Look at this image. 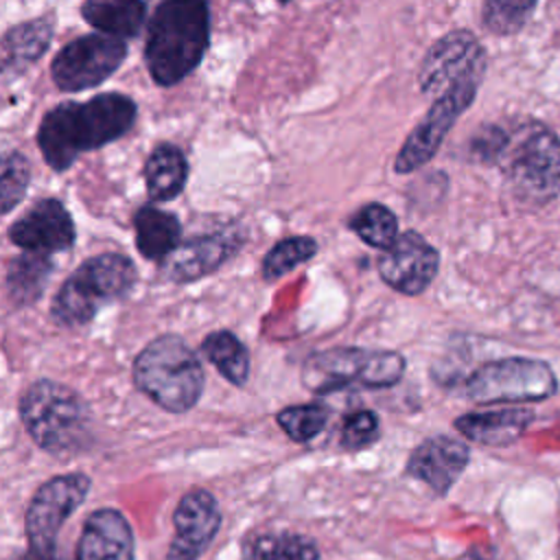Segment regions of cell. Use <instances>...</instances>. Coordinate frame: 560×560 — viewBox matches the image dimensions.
I'll use <instances>...</instances> for the list:
<instances>
[{
	"label": "cell",
	"instance_id": "obj_21",
	"mask_svg": "<svg viewBox=\"0 0 560 560\" xmlns=\"http://www.w3.org/2000/svg\"><path fill=\"white\" fill-rule=\"evenodd\" d=\"M81 15L96 31L122 39L138 35L147 18V7L142 0H85Z\"/></svg>",
	"mask_w": 560,
	"mask_h": 560
},
{
	"label": "cell",
	"instance_id": "obj_26",
	"mask_svg": "<svg viewBox=\"0 0 560 560\" xmlns=\"http://www.w3.org/2000/svg\"><path fill=\"white\" fill-rule=\"evenodd\" d=\"M208 361L232 383L245 385L249 376V352L230 330H214L201 343Z\"/></svg>",
	"mask_w": 560,
	"mask_h": 560
},
{
	"label": "cell",
	"instance_id": "obj_24",
	"mask_svg": "<svg viewBox=\"0 0 560 560\" xmlns=\"http://www.w3.org/2000/svg\"><path fill=\"white\" fill-rule=\"evenodd\" d=\"M188 164L184 153L173 144H160L151 151L144 164V182L153 201L177 197L186 184Z\"/></svg>",
	"mask_w": 560,
	"mask_h": 560
},
{
	"label": "cell",
	"instance_id": "obj_10",
	"mask_svg": "<svg viewBox=\"0 0 560 560\" xmlns=\"http://www.w3.org/2000/svg\"><path fill=\"white\" fill-rule=\"evenodd\" d=\"M479 83L481 81L477 79H468L433 98V105L422 116V120L411 129L394 160V171L398 175L418 171L438 153L446 133L475 101Z\"/></svg>",
	"mask_w": 560,
	"mask_h": 560
},
{
	"label": "cell",
	"instance_id": "obj_27",
	"mask_svg": "<svg viewBox=\"0 0 560 560\" xmlns=\"http://www.w3.org/2000/svg\"><path fill=\"white\" fill-rule=\"evenodd\" d=\"M350 230L370 247L387 249L398 236V219L383 203H365L350 217Z\"/></svg>",
	"mask_w": 560,
	"mask_h": 560
},
{
	"label": "cell",
	"instance_id": "obj_5",
	"mask_svg": "<svg viewBox=\"0 0 560 560\" xmlns=\"http://www.w3.org/2000/svg\"><path fill=\"white\" fill-rule=\"evenodd\" d=\"M20 416L31 438L50 453L68 455L88 444L90 409L61 383L35 381L20 398Z\"/></svg>",
	"mask_w": 560,
	"mask_h": 560
},
{
	"label": "cell",
	"instance_id": "obj_11",
	"mask_svg": "<svg viewBox=\"0 0 560 560\" xmlns=\"http://www.w3.org/2000/svg\"><path fill=\"white\" fill-rule=\"evenodd\" d=\"M486 72V50L470 31H451L433 42L418 70L420 92L438 98L462 81H481Z\"/></svg>",
	"mask_w": 560,
	"mask_h": 560
},
{
	"label": "cell",
	"instance_id": "obj_34",
	"mask_svg": "<svg viewBox=\"0 0 560 560\" xmlns=\"http://www.w3.org/2000/svg\"><path fill=\"white\" fill-rule=\"evenodd\" d=\"M278 2H282V4H284V2H289V0H278Z\"/></svg>",
	"mask_w": 560,
	"mask_h": 560
},
{
	"label": "cell",
	"instance_id": "obj_25",
	"mask_svg": "<svg viewBox=\"0 0 560 560\" xmlns=\"http://www.w3.org/2000/svg\"><path fill=\"white\" fill-rule=\"evenodd\" d=\"M50 269H52V262L48 254L24 252L18 258H13L7 273L9 298L20 306L35 302L46 289Z\"/></svg>",
	"mask_w": 560,
	"mask_h": 560
},
{
	"label": "cell",
	"instance_id": "obj_28",
	"mask_svg": "<svg viewBox=\"0 0 560 560\" xmlns=\"http://www.w3.org/2000/svg\"><path fill=\"white\" fill-rule=\"evenodd\" d=\"M317 254V241L311 236H289L278 241L262 258V278L267 282L282 278L287 271L311 260Z\"/></svg>",
	"mask_w": 560,
	"mask_h": 560
},
{
	"label": "cell",
	"instance_id": "obj_30",
	"mask_svg": "<svg viewBox=\"0 0 560 560\" xmlns=\"http://www.w3.org/2000/svg\"><path fill=\"white\" fill-rule=\"evenodd\" d=\"M276 422L293 442H311L328 422V409L317 402L291 405L278 411Z\"/></svg>",
	"mask_w": 560,
	"mask_h": 560
},
{
	"label": "cell",
	"instance_id": "obj_22",
	"mask_svg": "<svg viewBox=\"0 0 560 560\" xmlns=\"http://www.w3.org/2000/svg\"><path fill=\"white\" fill-rule=\"evenodd\" d=\"M136 245L149 260H164L179 245V221L175 214L155 206H144L136 212Z\"/></svg>",
	"mask_w": 560,
	"mask_h": 560
},
{
	"label": "cell",
	"instance_id": "obj_18",
	"mask_svg": "<svg viewBox=\"0 0 560 560\" xmlns=\"http://www.w3.org/2000/svg\"><path fill=\"white\" fill-rule=\"evenodd\" d=\"M77 560H133V532L122 512L101 508L88 516Z\"/></svg>",
	"mask_w": 560,
	"mask_h": 560
},
{
	"label": "cell",
	"instance_id": "obj_33",
	"mask_svg": "<svg viewBox=\"0 0 560 560\" xmlns=\"http://www.w3.org/2000/svg\"><path fill=\"white\" fill-rule=\"evenodd\" d=\"M462 560H486V558H483L479 551H475V549H472V551H468Z\"/></svg>",
	"mask_w": 560,
	"mask_h": 560
},
{
	"label": "cell",
	"instance_id": "obj_16",
	"mask_svg": "<svg viewBox=\"0 0 560 560\" xmlns=\"http://www.w3.org/2000/svg\"><path fill=\"white\" fill-rule=\"evenodd\" d=\"M468 459L470 451L462 440L433 435L411 451L405 470L413 479L427 483L438 497H444L464 472Z\"/></svg>",
	"mask_w": 560,
	"mask_h": 560
},
{
	"label": "cell",
	"instance_id": "obj_9",
	"mask_svg": "<svg viewBox=\"0 0 560 560\" xmlns=\"http://www.w3.org/2000/svg\"><path fill=\"white\" fill-rule=\"evenodd\" d=\"M90 477L68 472L48 479L37 488L26 512L28 560H57V536L66 518L83 503Z\"/></svg>",
	"mask_w": 560,
	"mask_h": 560
},
{
	"label": "cell",
	"instance_id": "obj_8",
	"mask_svg": "<svg viewBox=\"0 0 560 560\" xmlns=\"http://www.w3.org/2000/svg\"><path fill=\"white\" fill-rule=\"evenodd\" d=\"M558 392V378L542 359L505 357L479 365L466 381L472 402H534Z\"/></svg>",
	"mask_w": 560,
	"mask_h": 560
},
{
	"label": "cell",
	"instance_id": "obj_19",
	"mask_svg": "<svg viewBox=\"0 0 560 560\" xmlns=\"http://www.w3.org/2000/svg\"><path fill=\"white\" fill-rule=\"evenodd\" d=\"M534 422L529 409L508 407L492 411H470L455 418V429L470 442L483 446H510L523 438L527 427Z\"/></svg>",
	"mask_w": 560,
	"mask_h": 560
},
{
	"label": "cell",
	"instance_id": "obj_14",
	"mask_svg": "<svg viewBox=\"0 0 560 560\" xmlns=\"http://www.w3.org/2000/svg\"><path fill=\"white\" fill-rule=\"evenodd\" d=\"M175 536L171 540L166 560H197L221 525V512L217 499L201 488L186 492L173 514Z\"/></svg>",
	"mask_w": 560,
	"mask_h": 560
},
{
	"label": "cell",
	"instance_id": "obj_31",
	"mask_svg": "<svg viewBox=\"0 0 560 560\" xmlns=\"http://www.w3.org/2000/svg\"><path fill=\"white\" fill-rule=\"evenodd\" d=\"M31 166L22 153H0V214L11 212L26 195Z\"/></svg>",
	"mask_w": 560,
	"mask_h": 560
},
{
	"label": "cell",
	"instance_id": "obj_20",
	"mask_svg": "<svg viewBox=\"0 0 560 560\" xmlns=\"http://www.w3.org/2000/svg\"><path fill=\"white\" fill-rule=\"evenodd\" d=\"M52 39V20H28L0 37V81L26 72L48 48Z\"/></svg>",
	"mask_w": 560,
	"mask_h": 560
},
{
	"label": "cell",
	"instance_id": "obj_29",
	"mask_svg": "<svg viewBox=\"0 0 560 560\" xmlns=\"http://www.w3.org/2000/svg\"><path fill=\"white\" fill-rule=\"evenodd\" d=\"M536 2L538 0H483V26L492 35H514L527 24Z\"/></svg>",
	"mask_w": 560,
	"mask_h": 560
},
{
	"label": "cell",
	"instance_id": "obj_17",
	"mask_svg": "<svg viewBox=\"0 0 560 560\" xmlns=\"http://www.w3.org/2000/svg\"><path fill=\"white\" fill-rule=\"evenodd\" d=\"M243 236L238 230H221L203 236H195L186 243H179L164 260L166 273L175 282H190L206 273L219 269L230 256L238 252Z\"/></svg>",
	"mask_w": 560,
	"mask_h": 560
},
{
	"label": "cell",
	"instance_id": "obj_3",
	"mask_svg": "<svg viewBox=\"0 0 560 560\" xmlns=\"http://www.w3.org/2000/svg\"><path fill=\"white\" fill-rule=\"evenodd\" d=\"M210 42L206 0H160L149 18L144 61L160 85H175L201 61Z\"/></svg>",
	"mask_w": 560,
	"mask_h": 560
},
{
	"label": "cell",
	"instance_id": "obj_1",
	"mask_svg": "<svg viewBox=\"0 0 560 560\" xmlns=\"http://www.w3.org/2000/svg\"><path fill=\"white\" fill-rule=\"evenodd\" d=\"M481 162L499 166L512 197L540 208L560 195V140L540 120L488 125L472 140Z\"/></svg>",
	"mask_w": 560,
	"mask_h": 560
},
{
	"label": "cell",
	"instance_id": "obj_12",
	"mask_svg": "<svg viewBox=\"0 0 560 560\" xmlns=\"http://www.w3.org/2000/svg\"><path fill=\"white\" fill-rule=\"evenodd\" d=\"M127 57V46L112 35H83L66 44L50 68L52 81L63 92H81L103 83Z\"/></svg>",
	"mask_w": 560,
	"mask_h": 560
},
{
	"label": "cell",
	"instance_id": "obj_2",
	"mask_svg": "<svg viewBox=\"0 0 560 560\" xmlns=\"http://www.w3.org/2000/svg\"><path fill=\"white\" fill-rule=\"evenodd\" d=\"M136 114V103L114 92L98 94L85 103H61L44 116L37 129L39 151L48 166L63 171L81 153L129 131Z\"/></svg>",
	"mask_w": 560,
	"mask_h": 560
},
{
	"label": "cell",
	"instance_id": "obj_32",
	"mask_svg": "<svg viewBox=\"0 0 560 560\" xmlns=\"http://www.w3.org/2000/svg\"><path fill=\"white\" fill-rule=\"evenodd\" d=\"M378 440V416L370 409L352 411L343 418L339 442L350 451L365 448Z\"/></svg>",
	"mask_w": 560,
	"mask_h": 560
},
{
	"label": "cell",
	"instance_id": "obj_4",
	"mask_svg": "<svg viewBox=\"0 0 560 560\" xmlns=\"http://www.w3.org/2000/svg\"><path fill=\"white\" fill-rule=\"evenodd\" d=\"M133 381L162 409L182 413L203 392V368L182 337L162 335L138 354Z\"/></svg>",
	"mask_w": 560,
	"mask_h": 560
},
{
	"label": "cell",
	"instance_id": "obj_15",
	"mask_svg": "<svg viewBox=\"0 0 560 560\" xmlns=\"http://www.w3.org/2000/svg\"><path fill=\"white\" fill-rule=\"evenodd\" d=\"M9 238L24 252H63L74 243V223L61 201L42 199L9 228Z\"/></svg>",
	"mask_w": 560,
	"mask_h": 560
},
{
	"label": "cell",
	"instance_id": "obj_23",
	"mask_svg": "<svg viewBox=\"0 0 560 560\" xmlns=\"http://www.w3.org/2000/svg\"><path fill=\"white\" fill-rule=\"evenodd\" d=\"M317 545L298 532H265L243 540L241 560H319Z\"/></svg>",
	"mask_w": 560,
	"mask_h": 560
},
{
	"label": "cell",
	"instance_id": "obj_7",
	"mask_svg": "<svg viewBox=\"0 0 560 560\" xmlns=\"http://www.w3.org/2000/svg\"><path fill=\"white\" fill-rule=\"evenodd\" d=\"M405 374V359L392 350L330 348L311 354L302 365V385L330 394L348 385L392 387Z\"/></svg>",
	"mask_w": 560,
	"mask_h": 560
},
{
	"label": "cell",
	"instance_id": "obj_6",
	"mask_svg": "<svg viewBox=\"0 0 560 560\" xmlns=\"http://www.w3.org/2000/svg\"><path fill=\"white\" fill-rule=\"evenodd\" d=\"M136 282V267L127 256L98 254L85 260L57 291L50 315L61 326H83Z\"/></svg>",
	"mask_w": 560,
	"mask_h": 560
},
{
	"label": "cell",
	"instance_id": "obj_13",
	"mask_svg": "<svg viewBox=\"0 0 560 560\" xmlns=\"http://www.w3.org/2000/svg\"><path fill=\"white\" fill-rule=\"evenodd\" d=\"M438 267V249L413 230L398 234L376 262L381 280L405 295L422 293L433 282Z\"/></svg>",
	"mask_w": 560,
	"mask_h": 560
}]
</instances>
